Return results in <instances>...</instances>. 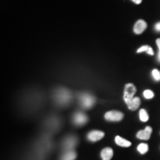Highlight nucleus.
<instances>
[{
  "instance_id": "f257e3e1",
  "label": "nucleus",
  "mask_w": 160,
  "mask_h": 160,
  "mask_svg": "<svg viewBox=\"0 0 160 160\" xmlns=\"http://www.w3.org/2000/svg\"><path fill=\"white\" fill-rule=\"evenodd\" d=\"M136 93H137V88H136V86L133 84H126L125 86V90H124L123 99L127 105L134 98Z\"/></svg>"
},
{
  "instance_id": "f03ea898",
  "label": "nucleus",
  "mask_w": 160,
  "mask_h": 160,
  "mask_svg": "<svg viewBox=\"0 0 160 160\" xmlns=\"http://www.w3.org/2000/svg\"><path fill=\"white\" fill-rule=\"evenodd\" d=\"M79 100L84 108H90L93 107L95 102L94 97L88 93H82L80 95Z\"/></svg>"
},
{
  "instance_id": "7ed1b4c3",
  "label": "nucleus",
  "mask_w": 160,
  "mask_h": 160,
  "mask_svg": "<svg viewBox=\"0 0 160 160\" xmlns=\"http://www.w3.org/2000/svg\"><path fill=\"white\" fill-rule=\"evenodd\" d=\"M71 93L65 89H60L57 91L56 94V98H57V102L60 104H67L71 99Z\"/></svg>"
},
{
  "instance_id": "20e7f679",
  "label": "nucleus",
  "mask_w": 160,
  "mask_h": 160,
  "mask_svg": "<svg viewBox=\"0 0 160 160\" xmlns=\"http://www.w3.org/2000/svg\"><path fill=\"white\" fill-rule=\"evenodd\" d=\"M124 114L122 112L118 111H111L107 112L105 114V118L108 121L119 122L123 119Z\"/></svg>"
},
{
  "instance_id": "39448f33",
  "label": "nucleus",
  "mask_w": 160,
  "mask_h": 160,
  "mask_svg": "<svg viewBox=\"0 0 160 160\" xmlns=\"http://www.w3.org/2000/svg\"><path fill=\"white\" fill-rule=\"evenodd\" d=\"M147 23L143 19L138 20L133 27V32L136 34H141L147 28Z\"/></svg>"
},
{
  "instance_id": "423d86ee",
  "label": "nucleus",
  "mask_w": 160,
  "mask_h": 160,
  "mask_svg": "<svg viewBox=\"0 0 160 160\" xmlns=\"http://www.w3.org/2000/svg\"><path fill=\"white\" fill-rule=\"evenodd\" d=\"M88 122V117L85 113L77 112L73 116V122L77 125H83Z\"/></svg>"
},
{
  "instance_id": "0eeeda50",
  "label": "nucleus",
  "mask_w": 160,
  "mask_h": 160,
  "mask_svg": "<svg viewBox=\"0 0 160 160\" xmlns=\"http://www.w3.org/2000/svg\"><path fill=\"white\" fill-rule=\"evenodd\" d=\"M105 137V133L101 131H92L88 134V139L91 142H97Z\"/></svg>"
},
{
  "instance_id": "6e6552de",
  "label": "nucleus",
  "mask_w": 160,
  "mask_h": 160,
  "mask_svg": "<svg viewBox=\"0 0 160 160\" xmlns=\"http://www.w3.org/2000/svg\"><path fill=\"white\" fill-rule=\"evenodd\" d=\"M152 133V128L150 126H147L144 130L139 131L137 133V137L139 139L142 140H148L150 139L151 135Z\"/></svg>"
},
{
  "instance_id": "1a4fd4ad",
  "label": "nucleus",
  "mask_w": 160,
  "mask_h": 160,
  "mask_svg": "<svg viewBox=\"0 0 160 160\" xmlns=\"http://www.w3.org/2000/svg\"><path fill=\"white\" fill-rule=\"evenodd\" d=\"M77 140L75 137H69L66 138L63 143V147L68 151H72V148L75 147Z\"/></svg>"
},
{
  "instance_id": "9d476101",
  "label": "nucleus",
  "mask_w": 160,
  "mask_h": 160,
  "mask_svg": "<svg viewBox=\"0 0 160 160\" xmlns=\"http://www.w3.org/2000/svg\"><path fill=\"white\" fill-rule=\"evenodd\" d=\"M113 155V151L111 148H105L101 152V157L102 160H111Z\"/></svg>"
},
{
  "instance_id": "9b49d317",
  "label": "nucleus",
  "mask_w": 160,
  "mask_h": 160,
  "mask_svg": "<svg viewBox=\"0 0 160 160\" xmlns=\"http://www.w3.org/2000/svg\"><path fill=\"white\" fill-rule=\"evenodd\" d=\"M115 142L119 146L124 148H128L131 145V142L128 140L124 139V138L119 137V136H117L115 138Z\"/></svg>"
},
{
  "instance_id": "f8f14e48",
  "label": "nucleus",
  "mask_w": 160,
  "mask_h": 160,
  "mask_svg": "<svg viewBox=\"0 0 160 160\" xmlns=\"http://www.w3.org/2000/svg\"><path fill=\"white\" fill-rule=\"evenodd\" d=\"M140 103H141V101H140L139 98L134 97L127 105L131 111H136L139 107Z\"/></svg>"
},
{
  "instance_id": "ddd939ff",
  "label": "nucleus",
  "mask_w": 160,
  "mask_h": 160,
  "mask_svg": "<svg viewBox=\"0 0 160 160\" xmlns=\"http://www.w3.org/2000/svg\"><path fill=\"white\" fill-rule=\"evenodd\" d=\"M77 157V153L73 151H68L63 154L61 160H74Z\"/></svg>"
},
{
  "instance_id": "4468645a",
  "label": "nucleus",
  "mask_w": 160,
  "mask_h": 160,
  "mask_svg": "<svg viewBox=\"0 0 160 160\" xmlns=\"http://www.w3.org/2000/svg\"><path fill=\"white\" fill-rule=\"evenodd\" d=\"M137 53H142V52H146L147 53H148L149 55L153 56L154 54V52H153V50L151 47H150L149 45H143L142 47H140L139 49L137 50Z\"/></svg>"
},
{
  "instance_id": "2eb2a0df",
  "label": "nucleus",
  "mask_w": 160,
  "mask_h": 160,
  "mask_svg": "<svg viewBox=\"0 0 160 160\" xmlns=\"http://www.w3.org/2000/svg\"><path fill=\"white\" fill-rule=\"evenodd\" d=\"M139 119L142 122H145L149 119V116L145 109H141L139 111Z\"/></svg>"
},
{
  "instance_id": "dca6fc26",
  "label": "nucleus",
  "mask_w": 160,
  "mask_h": 160,
  "mask_svg": "<svg viewBox=\"0 0 160 160\" xmlns=\"http://www.w3.org/2000/svg\"><path fill=\"white\" fill-rule=\"evenodd\" d=\"M138 151L142 154H145L148 151V145L146 143H141L140 145H138L137 147Z\"/></svg>"
},
{
  "instance_id": "f3484780",
  "label": "nucleus",
  "mask_w": 160,
  "mask_h": 160,
  "mask_svg": "<svg viewBox=\"0 0 160 160\" xmlns=\"http://www.w3.org/2000/svg\"><path fill=\"white\" fill-rule=\"evenodd\" d=\"M143 96L145 99H150L154 97V93H153V92L151 91V90H145L143 93Z\"/></svg>"
},
{
  "instance_id": "a211bd4d",
  "label": "nucleus",
  "mask_w": 160,
  "mask_h": 160,
  "mask_svg": "<svg viewBox=\"0 0 160 160\" xmlns=\"http://www.w3.org/2000/svg\"><path fill=\"white\" fill-rule=\"evenodd\" d=\"M152 76L156 81H159L160 80V71H158L157 69H153L152 71Z\"/></svg>"
},
{
  "instance_id": "6ab92c4d",
  "label": "nucleus",
  "mask_w": 160,
  "mask_h": 160,
  "mask_svg": "<svg viewBox=\"0 0 160 160\" xmlns=\"http://www.w3.org/2000/svg\"><path fill=\"white\" fill-rule=\"evenodd\" d=\"M157 45L158 46V48H159V54H158V60L160 62V39H157Z\"/></svg>"
},
{
  "instance_id": "aec40b11",
  "label": "nucleus",
  "mask_w": 160,
  "mask_h": 160,
  "mask_svg": "<svg viewBox=\"0 0 160 160\" xmlns=\"http://www.w3.org/2000/svg\"><path fill=\"white\" fill-rule=\"evenodd\" d=\"M155 30L157 32H160V22H157L155 25Z\"/></svg>"
},
{
  "instance_id": "412c9836",
  "label": "nucleus",
  "mask_w": 160,
  "mask_h": 160,
  "mask_svg": "<svg viewBox=\"0 0 160 160\" xmlns=\"http://www.w3.org/2000/svg\"><path fill=\"white\" fill-rule=\"evenodd\" d=\"M131 1L133 2L135 4H137V5H139V4L142 3V0H131Z\"/></svg>"
}]
</instances>
